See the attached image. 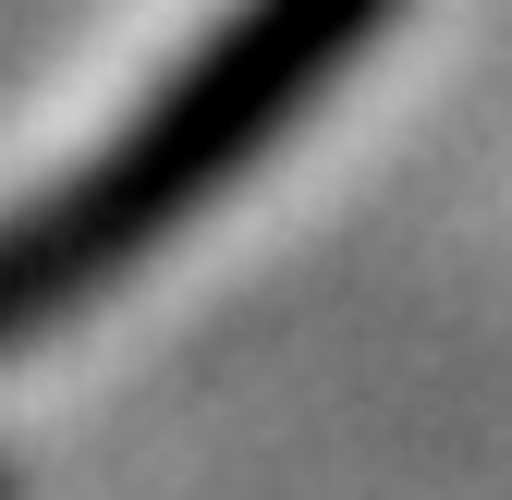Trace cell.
<instances>
[{
	"mask_svg": "<svg viewBox=\"0 0 512 500\" xmlns=\"http://www.w3.org/2000/svg\"><path fill=\"white\" fill-rule=\"evenodd\" d=\"M391 13L403 0H232L147 86V110H122L49 196H25L0 220V354L61 330V318H86L135 257H159L208 196H232L378 49Z\"/></svg>",
	"mask_w": 512,
	"mask_h": 500,
	"instance_id": "obj_1",
	"label": "cell"
}]
</instances>
